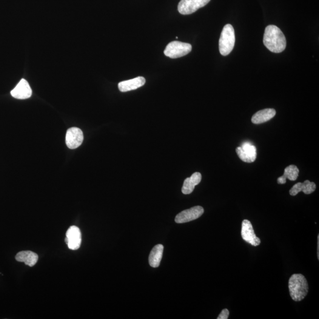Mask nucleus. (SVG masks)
<instances>
[{
    "label": "nucleus",
    "instance_id": "7",
    "mask_svg": "<svg viewBox=\"0 0 319 319\" xmlns=\"http://www.w3.org/2000/svg\"><path fill=\"white\" fill-rule=\"evenodd\" d=\"M241 236L245 241L257 247L261 244L260 239L256 236L252 224L247 219H245L242 223Z\"/></svg>",
    "mask_w": 319,
    "mask_h": 319
},
{
    "label": "nucleus",
    "instance_id": "18",
    "mask_svg": "<svg viewBox=\"0 0 319 319\" xmlns=\"http://www.w3.org/2000/svg\"><path fill=\"white\" fill-rule=\"evenodd\" d=\"M299 170L295 165H290L284 170V175L278 178L277 182L278 184H285L286 183L287 179L290 181H295L298 177Z\"/></svg>",
    "mask_w": 319,
    "mask_h": 319
},
{
    "label": "nucleus",
    "instance_id": "16",
    "mask_svg": "<svg viewBox=\"0 0 319 319\" xmlns=\"http://www.w3.org/2000/svg\"><path fill=\"white\" fill-rule=\"evenodd\" d=\"M39 256L31 251H23L19 252L16 255V260L19 262H23L29 267H33L38 262Z\"/></svg>",
    "mask_w": 319,
    "mask_h": 319
},
{
    "label": "nucleus",
    "instance_id": "8",
    "mask_svg": "<svg viewBox=\"0 0 319 319\" xmlns=\"http://www.w3.org/2000/svg\"><path fill=\"white\" fill-rule=\"evenodd\" d=\"M83 141L84 134L79 128L72 127L67 131L66 144L69 149H77L81 146Z\"/></svg>",
    "mask_w": 319,
    "mask_h": 319
},
{
    "label": "nucleus",
    "instance_id": "19",
    "mask_svg": "<svg viewBox=\"0 0 319 319\" xmlns=\"http://www.w3.org/2000/svg\"><path fill=\"white\" fill-rule=\"evenodd\" d=\"M229 315V310L225 309L222 310V312L220 313V315H219L218 319H228Z\"/></svg>",
    "mask_w": 319,
    "mask_h": 319
},
{
    "label": "nucleus",
    "instance_id": "2",
    "mask_svg": "<svg viewBox=\"0 0 319 319\" xmlns=\"http://www.w3.org/2000/svg\"><path fill=\"white\" fill-rule=\"evenodd\" d=\"M289 289L293 300H303L309 292V285L306 277L301 274L292 275L289 279Z\"/></svg>",
    "mask_w": 319,
    "mask_h": 319
},
{
    "label": "nucleus",
    "instance_id": "13",
    "mask_svg": "<svg viewBox=\"0 0 319 319\" xmlns=\"http://www.w3.org/2000/svg\"><path fill=\"white\" fill-rule=\"evenodd\" d=\"M316 189V185L314 182L307 180L303 183L299 182L295 184L290 190V195L294 196L297 195L300 192H303L304 194L309 195L314 192Z\"/></svg>",
    "mask_w": 319,
    "mask_h": 319
},
{
    "label": "nucleus",
    "instance_id": "17",
    "mask_svg": "<svg viewBox=\"0 0 319 319\" xmlns=\"http://www.w3.org/2000/svg\"><path fill=\"white\" fill-rule=\"evenodd\" d=\"M164 247L162 245H157L153 248L149 256V264L151 267L157 268L160 266L163 257Z\"/></svg>",
    "mask_w": 319,
    "mask_h": 319
},
{
    "label": "nucleus",
    "instance_id": "10",
    "mask_svg": "<svg viewBox=\"0 0 319 319\" xmlns=\"http://www.w3.org/2000/svg\"><path fill=\"white\" fill-rule=\"evenodd\" d=\"M65 242L71 250H78L82 243V235L78 227L72 226L68 229Z\"/></svg>",
    "mask_w": 319,
    "mask_h": 319
},
{
    "label": "nucleus",
    "instance_id": "1",
    "mask_svg": "<svg viewBox=\"0 0 319 319\" xmlns=\"http://www.w3.org/2000/svg\"><path fill=\"white\" fill-rule=\"evenodd\" d=\"M264 44L271 52L281 53L286 49V39L282 31L274 25H270L265 30Z\"/></svg>",
    "mask_w": 319,
    "mask_h": 319
},
{
    "label": "nucleus",
    "instance_id": "3",
    "mask_svg": "<svg viewBox=\"0 0 319 319\" xmlns=\"http://www.w3.org/2000/svg\"><path fill=\"white\" fill-rule=\"evenodd\" d=\"M235 43V30L232 25H225L219 42V52L222 56H227L232 52Z\"/></svg>",
    "mask_w": 319,
    "mask_h": 319
},
{
    "label": "nucleus",
    "instance_id": "20",
    "mask_svg": "<svg viewBox=\"0 0 319 319\" xmlns=\"http://www.w3.org/2000/svg\"><path fill=\"white\" fill-rule=\"evenodd\" d=\"M318 258L319 259V235L318 236Z\"/></svg>",
    "mask_w": 319,
    "mask_h": 319
},
{
    "label": "nucleus",
    "instance_id": "5",
    "mask_svg": "<svg viewBox=\"0 0 319 319\" xmlns=\"http://www.w3.org/2000/svg\"><path fill=\"white\" fill-rule=\"evenodd\" d=\"M210 0H181L178 5L179 12L183 15H188L209 3Z\"/></svg>",
    "mask_w": 319,
    "mask_h": 319
},
{
    "label": "nucleus",
    "instance_id": "15",
    "mask_svg": "<svg viewBox=\"0 0 319 319\" xmlns=\"http://www.w3.org/2000/svg\"><path fill=\"white\" fill-rule=\"evenodd\" d=\"M276 114V111L273 108H267L263 110L259 111L252 116L251 121L255 124L264 123L270 120Z\"/></svg>",
    "mask_w": 319,
    "mask_h": 319
},
{
    "label": "nucleus",
    "instance_id": "11",
    "mask_svg": "<svg viewBox=\"0 0 319 319\" xmlns=\"http://www.w3.org/2000/svg\"><path fill=\"white\" fill-rule=\"evenodd\" d=\"M11 95L14 98L18 99H28L32 95V90L26 80L22 79L11 91Z\"/></svg>",
    "mask_w": 319,
    "mask_h": 319
},
{
    "label": "nucleus",
    "instance_id": "12",
    "mask_svg": "<svg viewBox=\"0 0 319 319\" xmlns=\"http://www.w3.org/2000/svg\"><path fill=\"white\" fill-rule=\"evenodd\" d=\"M146 84V79L144 77L138 76L133 79L122 81L118 84L119 90L122 92L138 89Z\"/></svg>",
    "mask_w": 319,
    "mask_h": 319
},
{
    "label": "nucleus",
    "instance_id": "14",
    "mask_svg": "<svg viewBox=\"0 0 319 319\" xmlns=\"http://www.w3.org/2000/svg\"><path fill=\"white\" fill-rule=\"evenodd\" d=\"M202 180V175L200 173L196 172L193 174L191 177L185 179L182 192L184 195H189L193 192L196 186L200 183Z\"/></svg>",
    "mask_w": 319,
    "mask_h": 319
},
{
    "label": "nucleus",
    "instance_id": "9",
    "mask_svg": "<svg viewBox=\"0 0 319 319\" xmlns=\"http://www.w3.org/2000/svg\"><path fill=\"white\" fill-rule=\"evenodd\" d=\"M236 152L239 159L246 163H253L257 158L256 147L249 142H245L241 147L236 148Z\"/></svg>",
    "mask_w": 319,
    "mask_h": 319
},
{
    "label": "nucleus",
    "instance_id": "6",
    "mask_svg": "<svg viewBox=\"0 0 319 319\" xmlns=\"http://www.w3.org/2000/svg\"><path fill=\"white\" fill-rule=\"evenodd\" d=\"M204 209L200 206L191 207L179 213L175 218V222L178 224L186 223L200 218L204 214Z\"/></svg>",
    "mask_w": 319,
    "mask_h": 319
},
{
    "label": "nucleus",
    "instance_id": "4",
    "mask_svg": "<svg viewBox=\"0 0 319 319\" xmlns=\"http://www.w3.org/2000/svg\"><path fill=\"white\" fill-rule=\"evenodd\" d=\"M192 45L179 41H173L168 44L164 51V55L170 58H181L192 51Z\"/></svg>",
    "mask_w": 319,
    "mask_h": 319
}]
</instances>
